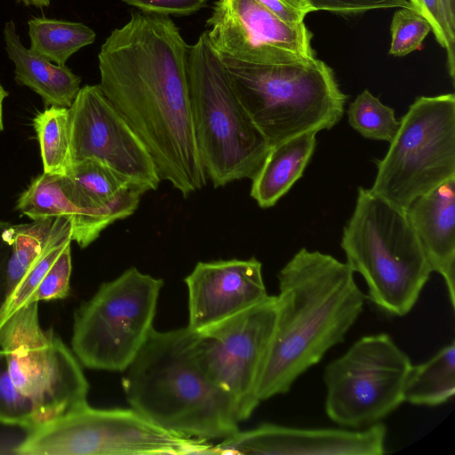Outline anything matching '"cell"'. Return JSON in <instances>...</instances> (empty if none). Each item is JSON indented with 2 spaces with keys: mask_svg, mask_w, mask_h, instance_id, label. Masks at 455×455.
I'll use <instances>...</instances> for the list:
<instances>
[{
  "mask_svg": "<svg viewBox=\"0 0 455 455\" xmlns=\"http://www.w3.org/2000/svg\"><path fill=\"white\" fill-rule=\"evenodd\" d=\"M188 47L169 16L137 12L98 54L104 95L146 145L161 180L184 197L207 181L194 131Z\"/></svg>",
  "mask_w": 455,
  "mask_h": 455,
  "instance_id": "obj_1",
  "label": "cell"
},
{
  "mask_svg": "<svg viewBox=\"0 0 455 455\" xmlns=\"http://www.w3.org/2000/svg\"><path fill=\"white\" fill-rule=\"evenodd\" d=\"M354 274L346 262L306 248L280 269L275 322L258 387L260 402L286 394L344 340L365 301Z\"/></svg>",
  "mask_w": 455,
  "mask_h": 455,
  "instance_id": "obj_2",
  "label": "cell"
},
{
  "mask_svg": "<svg viewBox=\"0 0 455 455\" xmlns=\"http://www.w3.org/2000/svg\"><path fill=\"white\" fill-rule=\"evenodd\" d=\"M124 371L122 386L131 408L156 427L208 442L239 431L236 404L211 376L199 334L188 326L153 329Z\"/></svg>",
  "mask_w": 455,
  "mask_h": 455,
  "instance_id": "obj_3",
  "label": "cell"
},
{
  "mask_svg": "<svg viewBox=\"0 0 455 455\" xmlns=\"http://www.w3.org/2000/svg\"><path fill=\"white\" fill-rule=\"evenodd\" d=\"M340 246L379 310L403 316L413 308L432 270L405 211L359 188Z\"/></svg>",
  "mask_w": 455,
  "mask_h": 455,
  "instance_id": "obj_4",
  "label": "cell"
},
{
  "mask_svg": "<svg viewBox=\"0 0 455 455\" xmlns=\"http://www.w3.org/2000/svg\"><path fill=\"white\" fill-rule=\"evenodd\" d=\"M220 57L239 100L271 146L330 130L343 116L347 97L333 70L315 57L275 64Z\"/></svg>",
  "mask_w": 455,
  "mask_h": 455,
  "instance_id": "obj_5",
  "label": "cell"
},
{
  "mask_svg": "<svg viewBox=\"0 0 455 455\" xmlns=\"http://www.w3.org/2000/svg\"><path fill=\"white\" fill-rule=\"evenodd\" d=\"M188 74L195 136L206 176L214 188L252 180L271 144L239 100L205 31L188 47Z\"/></svg>",
  "mask_w": 455,
  "mask_h": 455,
  "instance_id": "obj_6",
  "label": "cell"
},
{
  "mask_svg": "<svg viewBox=\"0 0 455 455\" xmlns=\"http://www.w3.org/2000/svg\"><path fill=\"white\" fill-rule=\"evenodd\" d=\"M162 279L126 269L102 283L74 315L72 351L84 366L124 371L152 331Z\"/></svg>",
  "mask_w": 455,
  "mask_h": 455,
  "instance_id": "obj_7",
  "label": "cell"
},
{
  "mask_svg": "<svg viewBox=\"0 0 455 455\" xmlns=\"http://www.w3.org/2000/svg\"><path fill=\"white\" fill-rule=\"evenodd\" d=\"M385 156L376 161L371 192L406 211L455 179V95L420 96L400 119Z\"/></svg>",
  "mask_w": 455,
  "mask_h": 455,
  "instance_id": "obj_8",
  "label": "cell"
},
{
  "mask_svg": "<svg viewBox=\"0 0 455 455\" xmlns=\"http://www.w3.org/2000/svg\"><path fill=\"white\" fill-rule=\"evenodd\" d=\"M12 450L18 455L215 454L208 441L180 436L133 409L89 404L38 423Z\"/></svg>",
  "mask_w": 455,
  "mask_h": 455,
  "instance_id": "obj_9",
  "label": "cell"
},
{
  "mask_svg": "<svg viewBox=\"0 0 455 455\" xmlns=\"http://www.w3.org/2000/svg\"><path fill=\"white\" fill-rule=\"evenodd\" d=\"M0 348L16 388L39 423L88 404L89 383L67 345L39 322L38 302L25 305L0 327Z\"/></svg>",
  "mask_w": 455,
  "mask_h": 455,
  "instance_id": "obj_10",
  "label": "cell"
},
{
  "mask_svg": "<svg viewBox=\"0 0 455 455\" xmlns=\"http://www.w3.org/2000/svg\"><path fill=\"white\" fill-rule=\"evenodd\" d=\"M411 365L387 333L362 337L325 367L326 415L350 429L380 422L404 402Z\"/></svg>",
  "mask_w": 455,
  "mask_h": 455,
  "instance_id": "obj_11",
  "label": "cell"
},
{
  "mask_svg": "<svg viewBox=\"0 0 455 455\" xmlns=\"http://www.w3.org/2000/svg\"><path fill=\"white\" fill-rule=\"evenodd\" d=\"M68 110L72 164L93 159L143 194L157 189L162 180L152 156L99 84L80 88Z\"/></svg>",
  "mask_w": 455,
  "mask_h": 455,
  "instance_id": "obj_12",
  "label": "cell"
},
{
  "mask_svg": "<svg viewBox=\"0 0 455 455\" xmlns=\"http://www.w3.org/2000/svg\"><path fill=\"white\" fill-rule=\"evenodd\" d=\"M277 301L270 296L251 308L198 332L205 365L235 401L241 421L260 403L258 387L272 338Z\"/></svg>",
  "mask_w": 455,
  "mask_h": 455,
  "instance_id": "obj_13",
  "label": "cell"
},
{
  "mask_svg": "<svg viewBox=\"0 0 455 455\" xmlns=\"http://www.w3.org/2000/svg\"><path fill=\"white\" fill-rule=\"evenodd\" d=\"M206 25L208 40L222 57L255 64L315 57L304 23L291 25L255 0H217Z\"/></svg>",
  "mask_w": 455,
  "mask_h": 455,
  "instance_id": "obj_14",
  "label": "cell"
},
{
  "mask_svg": "<svg viewBox=\"0 0 455 455\" xmlns=\"http://www.w3.org/2000/svg\"><path fill=\"white\" fill-rule=\"evenodd\" d=\"M387 429L379 422L361 429L302 428L264 423L213 445L219 454L381 455Z\"/></svg>",
  "mask_w": 455,
  "mask_h": 455,
  "instance_id": "obj_15",
  "label": "cell"
},
{
  "mask_svg": "<svg viewBox=\"0 0 455 455\" xmlns=\"http://www.w3.org/2000/svg\"><path fill=\"white\" fill-rule=\"evenodd\" d=\"M188 327L203 331L268 297L262 264L256 259L198 262L185 278Z\"/></svg>",
  "mask_w": 455,
  "mask_h": 455,
  "instance_id": "obj_16",
  "label": "cell"
},
{
  "mask_svg": "<svg viewBox=\"0 0 455 455\" xmlns=\"http://www.w3.org/2000/svg\"><path fill=\"white\" fill-rule=\"evenodd\" d=\"M65 192L76 210L71 238L81 248L94 242L113 222L132 215L143 193L93 159L73 164L62 175Z\"/></svg>",
  "mask_w": 455,
  "mask_h": 455,
  "instance_id": "obj_17",
  "label": "cell"
},
{
  "mask_svg": "<svg viewBox=\"0 0 455 455\" xmlns=\"http://www.w3.org/2000/svg\"><path fill=\"white\" fill-rule=\"evenodd\" d=\"M432 272L442 275L455 305V179L415 199L405 211Z\"/></svg>",
  "mask_w": 455,
  "mask_h": 455,
  "instance_id": "obj_18",
  "label": "cell"
},
{
  "mask_svg": "<svg viewBox=\"0 0 455 455\" xmlns=\"http://www.w3.org/2000/svg\"><path fill=\"white\" fill-rule=\"evenodd\" d=\"M4 38L5 51L14 64L16 83L37 93L46 107L69 108L81 88V77L66 65H57L27 48L14 21L5 23Z\"/></svg>",
  "mask_w": 455,
  "mask_h": 455,
  "instance_id": "obj_19",
  "label": "cell"
},
{
  "mask_svg": "<svg viewBox=\"0 0 455 455\" xmlns=\"http://www.w3.org/2000/svg\"><path fill=\"white\" fill-rule=\"evenodd\" d=\"M317 132H304L271 148L251 180V196L261 208L274 206L302 176L314 154Z\"/></svg>",
  "mask_w": 455,
  "mask_h": 455,
  "instance_id": "obj_20",
  "label": "cell"
},
{
  "mask_svg": "<svg viewBox=\"0 0 455 455\" xmlns=\"http://www.w3.org/2000/svg\"><path fill=\"white\" fill-rule=\"evenodd\" d=\"M3 235L11 245L7 267L10 294L51 244L71 235V226L62 217L39 219L30 223L10 224Z\"/></svg>",
  "mask_w": 455,
  "mask_h": 455,
  "instance_id": "obj_21",
  "label": "cell"
},
{
  "mask_svg": "<svg viewBox=\"0 0 455 455\" xmlns=\"http://www.w3.org/2000/svg\"><path fill=\"white\" fill-rule=\"evenodd\" d=\"M455 394V343L442 347L427 362L411 365L404 386V402L438 406Z\"/></svg>",
  "mask_w": 455,
  "mask_h": 455,
  "instance_id": "obj_22",
  "label": "cell"
},
{
  "mask_svg": "<svg viewBox=\"0 0 455 455\" xmlns=\"http://www.w3.org/2000/svg\"><path fill=\"white\" fill-rule=\"evenodd\" d=\"M28 26L29 49L57 65H66L75 52L96 38L95 32L81 22L33 17Z\"/></svg>",
  "mask_w": 455,
  "mask_h": 455,
  "instance_id": "obj_23",
  "label": "cell"
},
{
  "mask_svg": "<svg viewBox=\"0 0 455 455\" xmlns=\"http://www.w3.org/2000/svg\"><path fill=\"white\" fill-rule=\"evenodd\" d=\"M68 120V108L58 106H50L33 119L45 173L66 175L72 165Z\"/></svg>",
  "mask_w": 455,
  "mask_h": 455,
  "instance_id": "obj_24",
  "label": "cell"
},
{
  "mask_svg": "<svg viewBox=\"0 0 455 455\" xmlns=\"http://www.w3.org/2000/svg\"><path fill=\"white\" fill-rule=\"evenodd\" d=\"M16 209L32 220L62 217L70 222L76 214L63 188L62 175L45 172L20 196Z\"/></svg>",
  "mask_w": 455,
  "mask_h": 455,
  "instance_id": "obj_25",
  "label": "cell"
},
{
  "mask_svg": "<svg viewBox=\"0 0 455 455\" xmlns=\"http://www.w3.org/2000/svg\"><path fill=\"white\" fill-rule=\"evenodd\" d=\"M347 121L363 137L387 142L394 139L400 126L394 109L384 105L368 90L359 93L349 104Z\"/></svg>",
  "mask_w": 455,
  "mask_h": 455,
  "instance_id": "obj_26",
  "label": "cell"
},
{
  "mask_svg": "<svg viewBox=\"0 0 455 455\" xmlns=\"http://www.w3.org/2000/svg\"><path fill=\"white\" fill-rule=\"evenodd\" d=\"M429 22L438 44L446 50L448 73L455 78V0H410Z\"/></svg>",
  "mask_w": 455,
  "mask_h": 455,
  "instance_id": "obj_27",
  "label": "cell"
},
{
  "mask_svg": "<svg viewBox=\"0 0 455 455\" xmlns=\"http://www.w3.org/2000/svg\"><path fill=\"white\" fill-rule=\"evenodd\" d=\"M39 423L32 403L16 388L0 348V424L29 430Z\"/></svg>",
  "mask_w": 455,
  "mask_h": 455,
  "instance_id": "obj_28",
  "label": "cell"
},
{
  "mask_svg": "<svg viewBox=\"0 0 455 455\" xmlns=\"http://www.w3.org/2000/svg\"><path fill=\"white\" fill-rule=\"evenodd\" d=\"M431 31L429 22L412 8H399L393 15L389 54L403 57L421 48Z\"/></svg>",
  "mask_w": 455,
  "mask_h": 455,
  "instance_id": "obj_29",
  "label": "cell"
},
{
  "mask_svg": "<svg viewBox=\"0 0 455 455\" xmlns=\"http://www.w3.org/2000/svg\"><path fill=\"white\" fill-rule=\"evenodd\" d=\"M72 273L71 243L60 253L57 260L42 279L32 297V303L63 299L70 291Z\"/></svg>",
  "mask_w": 455,
  "mask_h": 455,
  "instance_id": "obj_30",
  "label": "cell"
},
{
  "mask_svg": "<svg viewBox=\"0 0 455 455\" xmlns=\"http://www.w3.org/2000/svg\"><path fill=\"white\" fill-rule=\"evenodd\" d=\"M312 11H329L341 15H355L369 10L413 8L409 0H308ZM415 10V9H414Z\"/></svg>",
  "mask_w": 455,
  "mask_h": 455,
  "instance_id": "obj_31",
  "label": "cell"
},
{
  "mask_svg": "<svg viewBox=\"0 0 455 455\" xmlns=\"http://www.w3.org/2000/svg\"><path fill=\"white\" fill-rule=\"evenodd\" d=\"M148 13L186 16L206 5L207 0H122Z\"/></svg>",
  "mask_w": 455,
  "mask_h": 455,
  "instance_id": "obj_32",
  "label": "cell"
},
{
  "mask_svg": "<svg viewBox=\"0 0 455 455\" xmlns=\"http://www.w3.org/2000/svg\"><path fill=\"white\" fill-rule=\"evenodd\" d=\"M282 20L291 25L304 23L312 11L308 0H255Z\"/></svg>",
  "mask_w": 455,
  "mask_h": 455,
  "instance_id": "obj_33",
  "label": "cell"
},
{
  "mask_svg": "<svg viewBox=\"0 0 455 455\" xmlns=\"http://www.w3.org/2000/svg\"><path fill=\"white\" fill-rule=\"evenodd\" d=\"M10 224L7 221L0 220V311L9 295L7 267L11 255V245L3 234Z\"/></svg>",
  "mask_w": 455,
  "mask_h": 455,
  "instance_id": "obj_34",
  "label": "cell"
},
{
  "mask_svg": "<svg viewBox=\"0 0 455 455\" xmlns=\"http://www.w3.org/2000/svg\"><path fill=\"white\" fill-rule=\"evenodd\" d=\"M17 1L22 3L23 4H25L27 6L33 5L37 8L48 7L51 3V0H17Z\"/></svg>",
  "mask_w": 455,
  "mask_h": 455,
  "instance_id": "obj_35",
  "label": "cell"
},
{
  "mask_svg": "<svg viewBox=\"0 0 455 455\" xmlns=\"http://www.w3.org/2000/svg\"><path fill=\"white\" fill-rule=\"evenodd\" d=\"M8 96V92L4 90V88L0 84V132L4 131V122H3V103L4 99Z\"/></svg>",
  "mask_w": 455,
  "mask_h": 455,
  "instance_id": "obj_36",
  "label": "cell"
}]
</instances>
